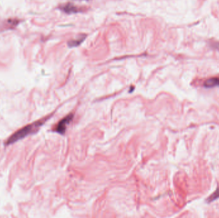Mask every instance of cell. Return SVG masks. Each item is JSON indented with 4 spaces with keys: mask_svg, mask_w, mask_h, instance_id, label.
<instances>
[{
    "mask_svg": "<svg viewBox=\"0 0 219 218\" xmlns=\"http://www.w3.org/2000/svg\"><path fill=\"white\" fill-rule=\"evenodd\" d=\"M204 86L206 88H211L219 86V78H211L206 80L204 83Z\"/></svg>",
    "mask_w": 219,
    "mask_h": 218,
    "instance_id": "3957f363",
    "label": "cell"
},
{
    "mask_svg": "<svg viewBox=\"0 0 219 218\" xmlns=\"http://www.w3.org/2000/svg\"><path fill=\"white\" fill-rule=\"evenodd\" d=\"M218 198H219V187L217 189V190L215 191L214 193L211 195V196H210L208 198L207 201L208 203L212 202V201L217 200Z\"/></svg>",
    "mask_w": 219,
    "mask_h": 218,
    "instance_id": "8992f818",
    "label": "cell"
},
{
    "mask_svg": "<svg viewBox=\"0 0 219 218\" xmlns=\"http://www.w3.org/2000/svg\"><path fill=\"white\" fill-rule=\"evenodd\" d=\"M74 115L73 113H70L67 117L63 118L62 120H61L58 124L54 127V131L60 134H64L66 133L67 125H69L70 121H72Z\"/></svg>",
    "mask_w": 219,
    "mask_h": 218,
    "instance_id": "7a4b0ae2",
    "label": "cell"
},
{
    "mask_svg": "<svg viewBox=\"0 0 219 218\" xmlns=\"http://www.w3.org/2000/svg\"><path fill=\"white\" fill-rule=\"evenodd\" d=\"M61 9H62L64 12L67 13V14H72V13H77L80 12V9L77 7L76 6L74 5L72 3H70L63 5L62 7H61Z\"/></svg>",
    "mask_w": 219,
    "mask_h": 218,
    "instance_id": "277c9868",
    "label": "cell"
},
{
    "mask_svg": "<svg viewBox=\"0 0 219 218\" xmlns=\"http://www.w3.org/2000/svg\"><path fill=\"white\" fill-rule=\"evenodd\" d=\"M85 37H86L85 35H82V37H80L77 40H71V41L69 42L68 45L70 46V47L78 46H79L80 44L82 43V42L85 40Z\"/></svg>",
    "mask_w": 219,
    "mask_h": 218,
    "instance_id": "5b68a950",
    "label": "cell"
},
{
    "mask_svg": "<svg viewBox=\"0 0 219 218\" xmlns=\"http://www.w3.org/2000/svg\"><path fill=\"white\" fill-rule=\"evenodd\" d=\"M210 46L212 48L219 51V42H213L211 43Z\"/></svg>",
    "mask_w": 219,
    "mask_h": 218,
    "instance_id": "52a82bcc",
    "label": "cell"
},
{
    "mask_svg": "<svg viewBox=\"0 0 219 218\" xmlns=\"http://www.w3.org/2000/svg\"><path fill=\"white\" fill-rule=\"evenodd\" d=\"M49 118L50 117H45L43 118V119L37 120L36 121H34L33 123L27 125L26 126L22 127L21 129H19L14 134H12V135L6 140V142L4 144L5 146H7L8 145H12V144L17 142L18 141L22 140L24 138V137H27L28 136L31 135V134H33L37 132V131L40 129V127L46 122V120Z\"/></svg>",
    "mask_w": 219,
    "mask_h": 218,
    "instance_id": "6da1fadb",
    "label": "cell"
}]
</instances>
